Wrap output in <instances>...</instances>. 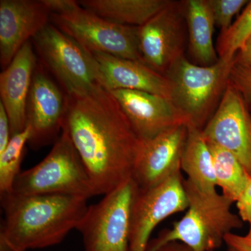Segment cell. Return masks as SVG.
I'll return each instance as SVG.
<instances>
[{"label": "cell", "instance_id": "1", "mask_svg": "<svg viewBox=\"0 0 251 251\" xmlns=\"http://www.w3.org/2000/svg\"><path fill=\"white\" fill-rule=\"evenodd\" d=\"M63 128L82 158L97 196L131 179L143 141L108 89L99 86L82 95H67Z\"/></svg>", "mask_w": 251, "mask_h": 251}, {"label": "cell", "instance_id": "2", "mask_svg": "<svg viewBox=\"0 0 251 251\" xmlns=\"http://www.w3.org/2000/svg\"><path fill=\"white\" fill-rule=\"evenodd\" d=\"M4 219L1 251H27L57 245L85 215L87 198L62 194L1 193Z\"/></svg>", "mask_w": 251, "mask_h": 251}, {"label": "cell", "instance_id": "3", "mask_svg": "<svg viewBox=\"0 0 251 251\" xmlns=\"http://www.w3.org/2000/svg\"><path fill=\"white\" fill-rule=\"evenodd\" d=\"M184 185L188 206L186 214L149 242L146 251H157L170 242H179L195 251H214L225 243L226 235L241 229L244 221L231 211L233 201L223 194L205 193L188 179Z\"/></svg>", "mask_w": 251, "mask_h": 251}, {"label": "cell", "instance_id": "4", "mask_svg": "<svg viewBox=\"0 0 251 251\" xmlns=\"http://www.w3.org/2000/svg\"><path fill=\"white\" fill-rule=\"evenodd\" d=\"M50 22L85 49L120 58L142 61L138 27L123 25L100 17L75 0H46Z\"/></svg>", "mask_w": 251, "mask_h": 251}, {"label": "cell", "instance_id": "5", "mask_svg": "<svg viewBox=\"0 0 251 251\" xmlns=\"http://www.w3.org/2000/svg\"><path fill=\"white\" fill-rule=\"evenodd\" d=\"M233 62L219 59L204 67L183 56L168 69L165 76L171 85V101L184 114L188 125L202 130L210 120L228 85Z\"/></svg>", "mask_w": 251, "mask_h": 251}, {"label": "cell", "instance_id": "6", "mask_svg": "<svg viewBox=\"0 0 251 251\" xmlns=\"http://www.w3.org/2000/svg\"><path fill=\"white\" fill-rule=\"evenodd\" d=\"M36 54L67 95H82L103 85L94 54L50 23L31 39Z\"/></svg>", "mask_w": 251, "mask_h": 251}, {"label": "cell", "instance_id": "7", "mask_svg": "<svg viewBox=\"0 0 251 251\" xmlns=\"http://www.w3.org/2000/svg\"><path fill=\"white\" fill-rule=\"evenodd\" d=\"M13 191L27 195H69L87 200L97 196L88 171L64 128L49 154L36 166L21 171Z\"/></svg>", "mask_w": 251, "mask_h": 251}, {"label": "cell", "instance_id": "8", "mask_svg": "<svg viewBox=\"0 0 251 251\" xmlns=\"http://www.w3.org/2000/svg\"><path fill=\"white\" fill-rule=\"evenodd\" d=\"M138 189L132 177L88 206L76 227L85 251H128L132 206Z\"/></svg>", "mask_w": 251, "mask_h": 251}, {"label": "cell", "instance_id": "9", "mask_svg": "<svg viewBox=\"0 0 251 251\" xmlns=\"http://www.w3.org/2000/svg\"><path fill=\"white\" fill-rule=\"evenodd\" d=\"M185 1H171L148 22L138 27V44L142 61L165 75L184 56L186 40Z\"/></svg>", "mask_w": 251, "mask_h": 251}, {"label": "cell", "instance_id": "10", "mask_svg": "<svg viewBox=\"0 0 251 251\" xmlns=\"http://www.w3.org/2000/svg\"><path fill=\"white\" fill-rule=\"evenodd\" d=\"M181 171L163 182L138 188L132 206L128 251H146L153 229L163 220L188 206Z\"/></svg>", "mask_w": 251, "mask_h": 251}, {"label": "cell", "instance_id": "11", "mask_svg": "<svg viewBox=\"0 0 251 251\" xmlns=\"http://www.w3.org/2000/svg\"><path fill=\"white\" fill-rule=\"evenodd\" d=\"M38 62L28 97L27 126L29 147L39 150L54 144L60 136L67 108V94Z\"/></svg>", "mask_w": 251, "mask_h": 251}, {"label": "cell", "instance_id": "12", "mask_svg": "<svg viewBox=\"0 0 251 251\" xmlns=\"http://www.w3.org/2000/svg\"><path fill=\"white\" fill-rule=\"evenodd\" d=\"M242 94L229 81L219 106L202 129L207 143L233 154L251 176V114Z\"/></svg>", "mask_w": 251, "mask_h": 251}, {"label": "cell", "instance_id": "13", "mask_svg": "<svg viewBox=\"0 0 251 251\" xmlns=\"http://www.w3.org/2000/svg\"><path fill=\"white\" fill-rule=\"evenodd\" d=\"M46 0L0 1V64L4 70L23 46L49 24Z\"/></svg>", "mask_w": 251, "mask_h": 251}, {"label": "cell", "instance_id": "14", "mask_svg": "<svg viewBox=\"0 0 251 251\" xmlns=\"http://www.w3.org/2000/svg\"><path fill=\"white\" fill-rule=\"evenodd\" d=\"M110 91L142 141L153 139L177 126L188 125L184 114L170 99L142 91Z\"/></svg>", "mask_w": 251, "mask_h": 251}, {"label": "cell", "instance_id": "15", "mask_svg": "<svg viewBox=\"0 0 251 251\" xmlns=\"http://www.w3.org/2000/svg\"><path fill=\"white\" fill-rule=\"evenodd\" d=\"M186 138L187 125H181L143 141L132 176L138 188L152 187L181 171Z\"/></svg>", "mask_w": 251, "mask_h": 251}, {"label": "cell", "instance_id": "16", "mask_svg": "<svg viewBox=\"0 0 251 251\" xmlns=\"http://www.w3.org/2000/svg\"><path fill=\"white\" fill-rule=\"evenodd\" d=\"M38 60L31 41H28L0 74V97L7 114L11 138L27 127V103Z\"/></svg>", "mask_w": 251, "mask_h": 251}, {"label": "cell", "instance_id": "17", "mask_svg": "<svg viewBox=\"0 0 251 251\" xmlns=\"http://www.w3.org/2000/svg\"><path fill=\"white\" fill-rule=\"evenodd\" d=\"M100 67L103 85L109 90L142 91L171 100V85L165 75L140 61L94 52Z\"/></svg>", "mask_w": 251, "mask_h": 251}, {"label": "cell", "instance_id": "18", "mask_svg": "<svg viewBox=\"0 0 251 251\" xmlns=\"http://www.w3.org/2000/svg\"><path fill=\"white\" fill-rule=\"evenodd\" d=\"M188 50L196 64L213 65L219 60L213 41L214 23L207 0L185 1Z\"/></svg>", "mask_w": 251, "mask_h": 251}, {"label": "cell", "instance_id": "19", "mask_svg": "<svg viewBox=\"0 0 251 251\" xmlns=\"http://www.w3.org/2000/svg\"><path fill=\"white\" fill-rule=\"evenodd\" d=\"M181 171L198 189L205 193H215L216 181L212 155L202 130L187 125V138L181 161Z\"/></svg>", "mask_w": 251, "mask_h": 251}, {"label": "cell", "instance_id": "20", "mask_svg": "<svg viewBox=\"0 0 251 251\" xmlns=\"http://www.w3.org/2000/svg\"><path fill=\"white\" fill-rule=\"evenodd\" d=\"M171 0H81L79 4L100 17L123 25L140 27Z\"/></svg>", "mask_w": 251, "mask_h": 251}, {"label": "cell", "instance_id": "21", "mask_svg": "<svg viewBox=\"0 0 251 251\" xmlns=\"http://www.w3.org/2000/svg\"><path fill=\"white\" fill-rule=\"evenodd\" d=\"M207 143L212 155L216 185L222 189L223 195L236 202L251 175L233 154L215 144Z\"/></svg>", "mask_w": 251, "mask_h": 251}, {"label": "cell", "instance_id": "22", "mask_svg": "<svg viewBox=\"0 0 251 251\" xmlns=\"http://www.w3.org/2000/svg\"><path fill=\"white\" fill-rule=\"evenodd\" d=\"M29 137L30 128L27 126L23 131L11 138L6 150L0 153V194L12 192L15 181L21 173V163Z\"/></svg>", "mask_w": 251, "mask_h": 251}, {"label": "cell", "instance_id": "23", "mask_svg": "<svg viewBox=\"0 0 251 251\" xmlns=\"http://www.w3.org/2000/svg\"><path fill=\"white\" fill-rule=\"evenodd\" d=\"M251 36V1L231 27L220 33L216 49L220 59L227 62L234 61L237 52Z\"/></svg>", "mask_w": 251, "mask_h": 251}, {"label": "cell", "instance_id": "24", "mask_svg": "<svg viewBox=\"0 0 251 251\" xmlns=\"http://www.w3.org/2000/svg\"><path fill=\"white\" fill-rule=\"evenodd\" d=\"M212 12L215 25L225 32L232 25V19L245 7L247 0H207Z\"/></svg>", "mask_w": 251, "mask_h": 251}, {"label": "cell", "instance_id": "25", "mask_svg": "<svg viewBox=\"0 0 251 251\" xmlns=\"http://www.w3.org/2000/svg\"><path fill=\"white\" fill-rule=\"evenodd\" d=\"M229 82L242 94L249 108H251V68L234 61L231 67Z\"/></svg>", "mask_w": 251, "mask_h": 251}, {"label": "cell", "instance_id": "26", "mask_svg": "<svg viewBox=\"0 0 251 251\" xmlns=\"http://www.w3.org/2000/svg\"><path fill=\"white\" fill-rule=\"evenodd\" d=\"M239 217L244 222L251 224V176L248 180L237 201H236Z\"/></svg>", "mask_w": 251, "mask_h": 251}, {"label": "cell", "instance_id": "27", "mask_svg": "<svg viewBox=\"0 0 251 251\" xmlns=\"http://www.w3.org/2000/svg\"><path fill=\"white\" fill-rule=\"evenodd\" d=\"M11 139L9 118L2 103H0V153L6 150Z\"/></svg>", "mask_w": 251, "mask_h": 251}, {"label": "cell", "instance_id": "28", "mask_svg": "<svg viewBox=\"0 0 251 251\" xmlns=\"http://www.w3.org/2000/svg\"><path fill=\"white\" fill-rule=\"evenodd\" d=\"M225 243L228 248L237 251H251V239L247 236L229 233L225 238Z\"/></svg>", "mask_w": 251, "mask_h": 251}, {"label": "cell", "instance_id": "29", "mask_svg": "<svg viewBox=\"0 0 251 251\" xmlns=\"http://www.w3.org/2000/svg\"><path fill=\"white\" fill-rule=\"evenodd\" d=\"M234 61L251 68V36L234 57Z\"/></svg>", "mask_w": 251, "mask_h": 251}, {"label": "cell", "instance_id": "30", "mask_svg": "<svg viewBox=\"0 0 251 251\" xmlns=\"http://www.w3.org/2000/svg\"><path fill=\"white\" fill-rule=\"evenodd\" d=\"M157 251H195L186 244L179 242H170Z\"/></svg>", "mask_w": 251, "mask_h": 251}, {"label": "cell", "instance_id": "31", "mask_svg": "<svg viewBox=\"0 0 251 251\" xmlns=\"http://www.w3.org/2000/svg\"><path fill=\"white\" fill-rule=\"evenodd\" d=\"M247 237L250 238L251 239V224H250V228H249V232H248V233L247 234Z\"/></svg>", "mask_w": 251, "mask_h": 251}, {"label": "cell", "instance_id": "32", "mask_svg": "<svg viewBox=\"0 0 251 251\" xmlns=\"http://www.w3.org/2000/svg\"><path fill=\"white\" fill-rule=\"evenodd\" d=\"M227 251H237L236 250H234L233 249H231V248H228V250Z\"/></svg>", "mask_w": 251, "mask_h": 251}, {"label": "cell", "instance_id": "33", "mask_svg": "<svg viewBox=\"0 0 251 251\" xmlns=\"http://www.w3.org/2000/svg\"></svg>", "mask_w": 251, "mask_h": 251}]
</instances>
